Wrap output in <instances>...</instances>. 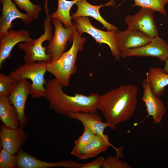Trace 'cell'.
I'll return each instance as SVG.
<instances>
[{"label":"cell","mask_w":168,"mask_h":168,"mask_svg":"<svg viewBox=\"0 0 168 168\" xmlns=\"http://www.w3.org/2000/svg\"><path fill=\"white\" fill-rule=\"evenodd\" d=\"M138 91L136 86L128 84L100 95L97 109L102 113L112 129H116V125L130 119L134 115Z\"/></svg>","instance_id":"1"},{"label":"cell","mask_w":168,"mask_h":168,"mask_svg":"<svg viewBox=\"0 0 168 168\" xmlns=\"http://www.w3.org/2000/svg\"><path fill=\"white\" fill-rule=\"evenodd\" d=\"M45 97L49 103V109L59 114L68 117L78 112H95L100 95L93 93L88 95L75 94L70 96L66 94L54 78L45 84Z\"/></svg>","instance_id":"2"},{"label":"cell","mask_w":168,"mask_h":168,"mask_svg":"<svg viewBox=\"0 0 168 168\" xmlns=\"http://www.w3.org/2000/svg\"><path fill=\"white\" fill-rule=\"evenodd\" d=\"M86 41L85 37L75 29L72 45L55 61L46 63L47 72L52 74L63 88L68 86L71 76L77 71L76 60L79 52L83 49Z\"/></svg>","instance_id":"3"},{"label":"cell","mask_w":168,"mask_h":168,"mask_svg":"<svg viewBox=\"0 0 168 168\" xmlns=\"http://www.w3.org/2000/svg\"><path fill=\"white\" fill-rule=\"evenodd\" d=\"M47 72L46 63L37 61L25 63L11 72L10 76L13 83L23 79H30L31 84V96L34 99L45 97V84L47 82L44 77Z\"/></svg>","instance_id":"4"},{"label":"cell","mask_w":168,"mask_h":168,"mask_svg":"<svg viewBox=\"0 0 168 168\" xmlns=\"http://www.w3.org/2000/svg\"><path fill=\"white\" fill-rule=\"evenodd\" d=\"M72 23L73 27L80 34L87 33L91 35L96 42L100 44H107L112 56L116 60H120L121 58V53L117 47L114 36L115 31H104L99 30L94 27L86 16L76 18Z\"/></svg>","instance_id":"5"},{"label":"cell","mask_w":168,"mask_h":168,"mask_svg":"<svg viewBox=\"0 0 168 168\" xmlns=\"http://www.w3.org/2000/svg\"><path fill=\"white\" fill-rule=\"evenodd\" d=\"M52 21L54 27V33L51 40L46 47V52L52 59L56 61L65 52L68 43L72 42L75 29L64 27L59 19L53 18Z\"/></svg>","instance_id":"6"},{"label":"cell","mask_w":168,"mask_h":168,"mask_svg":"<svg viewBox=\"0 0 168 168\" xmlns=\"http://www.w3.org/2000/svg\"><path fill=\"white\" fill-rule=\"evenodd\" d=\"M31 82L27 79L23 78L14 83L8 96L10 103L17 112L19 126L22 128L26 127L27 123L25 107L28 96L31 93Z\"/></svg>","instance_id":"7"},{"label":"cell","mask_w":168,"mask_h":168,"mask_svg":"<svg viewBox=\"0 0 168 168\" xmlns=\"http://www.w3.org/2000/svg\"><path fill=\"white\" fill-rule=\"evenodd\" d=\"M155 11L141 8L134 15H127L125 18L128 28L137 30L152 38L158 36V29L153 17Z\"/></svg>","instance_id":"8"},{"label":"cell","mask_w":168,"mask_h":168,"mask_svg":"<svg viewBox=\"0 0 168 168\" xmlns=\"http://www.w3.org/2000/svg\"><path fill=\"white\" fill-rule=\"evenodd\" d=\"M135 56L155 57L165 61L168 58V44L158 36L152 38L151 41L144 45L121 53L123 58Z\"/></svg>","instance_id":"9"},{"label":"cell","mask_w":168,"mask_h":168,"mask_svg":"<svg viewBox=\"0 0 168 168\" xmlns=\"http://www.w3.org/2000/svg\"><path fill=\"white\" fill-rule=\"evenodd\" d=\"M117 48L120 53L126 50L138 48L149 43L151 38L137 30L128 28L114 32Z\"/></svg>","instance_id":"10"},{"label":"cell","mask_w":168,"mask_h":168,"mask_svg":"<svg viewBox=\"0 0 168 168\" xmlns=\"http://www.w3.org/2000/svg\"><path fill=\"white\" fill-rule=\"evenodd\" d=\"M17 167L19 168L63 167L80 168L81 163L75 161L65 160L50 162L41 161L26 153L21 148L17 153Z\"/></svg>","instance_id":"11"},{"label":"cell","mask_w":168,"mask_h":168,"mask_svg":"<svg viewBox=\"0 0 168 168\" xmlns=\"http://www.w3.org/2000/svg\"><path fill=\"white\" fill-rule=\"evenodd\" d=\"M31 39L29 32L25 30H16L11 29L0 37V68L5 60L10 57L16 44L21 42H29Z\"/></svg>","instance_id":"12"},{"label":"cell","mask_w":168,"mask_h":168,"mask_svg":"<svg viewBox=\"0 0 168 168\" xmlns=\"http://www.w3.org/2000/svg\"><path fill=\"white\" fill-rule=\"evenodd\" d=\"M22 128L14 129L3 124L0 127V138L2 148L12 154L16 155L28 138Z\"/></svg>","instance_id":"13"},{"label":"cell","mask_w":168,"mask_h":168,"mask_svg":"<svg viewBox=\"0 0 168 168\" xmlns=\"http://www.w3.org/2000/svg\"><path fill=\"white\" fill-rule=\"evenodd\" d=\"M2 5V15L0 18V37L12 29V21L20 19L24 23H31L33 20L27 14L20 12L11 0H0Z\"/></svg>","instance_id":"14"},{"label":"cell","mask_w":168,"mask_h":168,"mask_svg":"<svg viewBox=\"0 0 168 168\" xmlns=\"http://www.w3.org/2000/svg\"><path fill=\"white\" fill-rule=\"evenodd\" d=\"M143 94L142 101L145 103L148 116H151L154 124H161L163 116L166 112L164 102L160 97L154 95L150 85L144 81L142 83Z\"/></svg>","instance_id":"15"},{"label":"cell","mask_w":168,"mask_h":168,"mask_svg":"<svg viewBox=\"0 0 168 168\" xmlns=\"http://www.w3.org/2000/svg\"><path fill=\"white\" fill-rule=\"evenodd\" d=\"M115 4L114 0H111L105 4L99 5H92L86 0H79L75 4L77 6V9L75 13L72 14L71 18L74 20L79 17H91L102 24L108 30L115 31L118 30V28L106 21L100 15L99 12L101 7L104 6H114Z\"/></svg>","instance_id":"16"},{"label":"cell","mask_w":168,"mask_h":168,"mask_svg":"<svg viewBox=\"0 0 168 168\" xmlns=\"http://www.w3.org/2000/svg\"><path fill=\"white\" fill-rule=\"evenodd\" d=\"M110 146L114 147L117 153H119L122 150L121 149H117L112 146L107 135L103 136L96 134L94 138L75 156L80 160H87L105 152Z\"/></svg>","instance_id":"17"},{"label":"cell","mask_w":168,"mask_h":168,"mask_svg":"<svg viewBox=\"0 0 168 168\" xmlns=\"http://www.w3.org/2000/svg\"><path fill=\"white\" fill-rule=\"evenodd\" d=\"M68 117L79 121L84 127L88 128L96 134L106 136L107 135L104 133L105 129L107 127L112 129L111 126L106 122H103L96 112H78L72 114Z\"/></svg>","instance_id":"18"},{"label":"cell","mask_w":168,"mask_h":168,"mask_svg":"<svg viewBox=\"0 0 168 168\" xmlns=\"http://www.w3.org/2000/svg\"><path fill=\"white\" fill-rule=\"evenodd\" d=\"M144 81L149 83L153 94L160 97L168 86V73L164 72L160 68L151 67L146 72Z\"/></svg>","instance_id":"19"},{"label":"cell","mask_w":168,"mask_h":168,"mask_svg":"<svg viewBox=\"0 0 168 168\" xmlns=\"http://www.w3.org/2000/svg\"><path fill=\"white\" fill-rule=\"evenodd\" d=\"M8 96H0V119L6 126L16 129L19 127V115Z\"/></svg>","instance_id":"20"},{"label":"cell","mask_w":168,"mask_h":168,"mask_svg":"<svg viewBox=\"0 0 168 168\" xmlns=\"http://www.w3.org/2000/svg\"><path fill=\"white\" fill-rule=\"evenodd\" d=\"M79 0H58V7L56 11L50 16V18H57L62 22L65 27L73 28L71 21L70 10L72 7Z\"/></svg>","instance_id":"21"},{"label":"cell","mask_w":168,"mask_h":168,"mask_svg":"<svg viewBox=\"0 0 168 168\" xmlns=\"http://www.w3.org/2000/svg\"><path fill=\"white\" fill-rule=\"evenodd\" d=\"M126 0H124L123 2ZM134 4L132 7L136 6L152 9L160 12L166 16V13L165 7L168 3V0H133Z\"/></svg>","instance_id":"22"},{"label":"cell","mask_w":168,"mask_h":168,"mask_svg":"<svg viewBox=\"0 0 168 168\" xmlns=\"http://www.w3.org/2000/svg\"><path fill=\"white\" fill-rule=\"evenodd\" d=\"M96 135L89 128L84 127L82 134L75 141L74 145L70 152V154L75 156L94 138Z\"/></svg>","instance_id":"23"},{"label":"cell","mask_w":168,"mask_h":168,"mask_svg":"<svg viewBox=\"0 0 168 168\" xmlns=\"http://www.w3.org/2000/svg\"><path fill=\"white\" fill-rule=\"evenodd\" d=\"M21 9L25 11L33 20L38 19L42 10L40 6L34 4L30 0H12Z\"/></svg>","instance_id":"24"},{"label":"cell","mask_w":168,"mask_h":168,"mask_svg":"<svg viewBox=\"0 0 168 168\" xmlns=\"http://www.w3.org/2000/svg\"><path fill=\"white\" fill-rule=\"evenodd\" d=\"M17 155L12 154L2 148L0 152V168H14L17 166Z\"/></svg>","instance_id":"25"},{"label":"cell","mask_w":168,"mask_h":168,"mask_svg":"<svg viewBox=\"0 0 168 168\" xmlns=\"http://www.w3.org/2000/svg\"><path fill=\"white\" fill-rule=\"evenodd\" d=\"M119 155L109 156L105 159L103 168H131L132 167L127 162L120 160Z\"/></svg>","instance_id":"26"},{"label":"cell","mask_w":168,"mask_h":168,"mask_svg":"<svg viewBox=\"0 0 168 168\" xmlns=\"http://www.w3.org/2000/svg\"><path fill=\"white\" fill-rule=\"evenodd\" d=\"M9 75L0 73V96H9L13 84Z\"/></svg>","instance_id":"27"},{"label":"cell","mask_w":168,"mask_h":168,"mask_svg":"<svg viewBox=\"0 0 168 168\" xmlns=\"http://www.w3.org/2000/svg\"><path fill=\"white\" fill-rule=\"evenodd\" d=\"M104 160L105 159L103 156H100L91 162L81 163L80 168H100L102 167Z\"/></svg>","instance_id":"28"},{"label":"cell","mask_w":168,"mask_h":168,"mask_svg":"<svg viewBox=\"0 0 168 168\" xmlns=\"http://www.w3.org/2000/svg\"><path fill=\"white\" fill-rule=\"evenodd\" d=\"M164 62H165V65L163 68L161 69L164 72L168 73V58Z\"/></svg>","instance_id":"29"}]
</instances>
